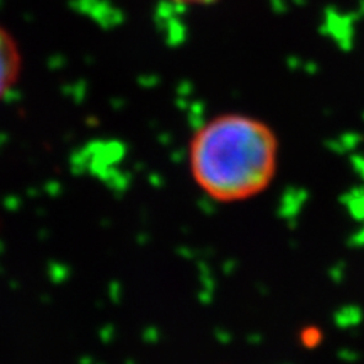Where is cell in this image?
I'll use <instances>...</instances> for the list:
<instances>
[{
	"instance_id": "7a4b0ae2",
	"label": "cell",
	"mask_w": 364,
	"mask_h": 364,
	"mask_svg": "<svg viewBox=\"0 0 364 364\" xmlns=\"http://www.w3.org/2000/svg\"><path fill=\"white\" fill-rule=\"evenodd\" d=\"M22 71V56L14 36L0 26V100L11 93L19 81Z\"/></svg>"
},
{
	"instance_id": "6da1fadb",
	"label": "cell",
	"mask_w": 364,
	"mask_h": 364,
	"mask_svg": "<svg viewBox=\"0 0 364 364\" xmlns=\"http://www.w3.org/2000/svg\"><path fill=\"white\" fill-rule=\"evenodd\" d=\"M280 164V140L262 118L228 112L203 122L188 147L191 179L221 204L252 201L270 188Z\"/></svg>"
},
{
	"instance_id": "3957f363",
	"label": "cell",
	"mask_w": 364,
	"mask_h": 364,
	"mask_svg": "<svg viewBox=\"0 0 364 364\" xmlns=\"http://www.w3.org/2000/svg\"><path fill=\"white\" fill-rule=\"evenodd\" d=\"M169 2L181 4V6H209V4H216L218 0H169Z\"/></svg>"
}]
</instances>
